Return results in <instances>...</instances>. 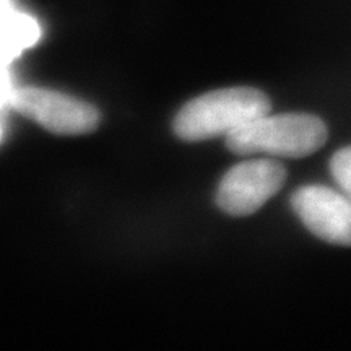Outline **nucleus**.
<instances>
[{
	"instance_id": "nucleus-5",
	"label": "nucleus",
	"mask_w": 351,
	"mask_h": 351,
	"mask_svg": "<svg viewBox=\"0 0 351 351\" xmlns=\"http://www.w3.org/2000/svg\"><path fill=\"white\" fill-rule=\"evenodd\" d=\"M289 205L315 238L351 247V200L345 194L320 184H306L293 192Z\"/></svg>"
},
{
	"instance_id": "nucleus-1",
	"label": "nucleus",
	"mask_w": 351,
	"mask_h": 351,
	"mask_svg": "<svg viewBox=\"0 0 351 351\" xmlns=\"http://www.w3.org/2000/svg\"><path fill=\"white\" fill-rule=\"evenodd\" d=\"M270 98L258 88H219L187 101L176 112L171 127L182 142H204L226 137L241 125L270 112Z\"/></svg>"
},
{
	"instance_id": "nucleus-4",
	"label": "nucleus",
	"mask_w": 351,
	"mask_h": 351,
	"mask_svg": "<svg viewBox=\"0 0 351 351\" xmlns=\"http://www.w3.org/2000/svg\"><path fill=\"white\" fill-rule=\"evenodd\" d=\"M8 104L56 135L91 134L101 122V114L93 104L46 88H16Z\"/></svg>"
},
{
	"instance_id": "nucleus-9",
	"label": "nucleus",
	"mask_w": 351,
	"mask_h": 351,
	"mask_svg": "<svg viewBox=\"0 0 351 351\" xmlns=\"http://www.w3.org/2000/svg\"><path fill=\"white\" fill-rule=\"evenodd\" d=\"M0 138H2V127H0Z\"/></svg>"
},
{
	"instance_id": "nucleus-8",
	"label": "nucleus",
	"mask_w": 351,
	"mask_h": 351,
	"mask_svg": "<svg viewBox=\"0 0 351 351\" xmlns=\"http://www.w3.org/2000/svg\"><path fill=\"white\" fill-rule=\"evenodd\" d=\"M13 86H12V78L10 72H8V62L3 59H0V109L5 104L10 103Z\"/></svg>"
},
{
	"instance_id": "nucleus-6",
	"label": "nucleus",
	"mask_w": 351,
	"mask_h": 351,
	"mask_svg": "<svg viewBox=\"0 0 351 351\" xmlns=\"http://www.w3.org/2000/svg\"><path fill=\"white\" fill-rule=\"evenodd\" d=\"M39 38L41 28L36 20L16 10L12 0H0V59L10 64Z\"/></svg>"
},
{
	"instance_id": "nucleus-3",
	"label": "nucleus",
	"mask_w": 351,
	"mask_h": 351,
	"mask_svg": "<svg viewBox=\"0 0 351 351\" xmlns=\"http://www.w3.org/2000/svg\"><path fill=\"white\" fill-rule=\"evenodd\" d=\"M287 178V168L274 158L241 161L221 178L215 204L230 217H249L282 191Z\"/></svg>"
},
{
	"instance_id": "nucleus-2",
	"label": "nucleus",
	"mask_w": 351,
	"mask_h": 351,
	"mask_svg": "<svg viewBox=\"0 0 351 351\" xmlns=\"http://www.w3.org/2000/svg\"><path fill=\"white\" fill-rule=\"evenodd\" d=\"M328 138L327 124L307 112H270L258 116L225 137V145L238 156L267 155L306 158L319 152Z\"/></svg>"
},
{
	"instance_id": "nucleus-7",
	"label": "nucleus",
	"mask_w": 351,
	"mask_h": 351,
	"mask_svg": "<svg viewBox=\"0 0 351 351\" xmlns=\"http://www.w3.org/2000/svg\"><path fill=\"white\" fill-rule=\"evenodd\" d=\"M330 174L341 194L351 200V147L340 148L330 158Z\"/></svg>"
}]
</instances>
